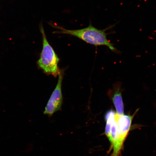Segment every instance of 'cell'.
<instances>
[{
  "label": "cell",
  "mask_w": 156,
  "mask_h": 156,
  "mask_svg": "<svg viewBox=\"0 0 156 156\" xmlns=\"http://www.w3.org/2000/svg\"><path fill=\"white\" fill-rule=\"evenodd\" d=\"M138 110H136L134 114L130 115H119L117 114V121L118 122L119 134V141L122 148L130 130V126L134 115Z\"/></svg>",
  "instance_id": "277c9868"
},
{
  "label": "cell",
  "mask_w": 156,
  "mask_h": 156,
  "mask_svg": "<svg viewBox=\"0 0 156 156\" xmlns=\"http://www.w3.org/2000/svg\"><path fill=\"white\" fill-rule=\"evenodd\" d=\"M40 30L42 37V49L38 65L45 73L56 77L61 71L58 66L59 58L48 42L42 23L40 24Z\"/></svg>",
  "instance_id": "7a4b0ae2"
},
{
  "label": "cell",
  "mask_w": 156,
  "mask_h": 156,
  "mask_svg": "<svg viewBox=\"0 0 156 156\" xmlns=\"http://www.w3.org/2000/svg\"><path fill=\"white\" fill-rule=\"evenodd\" d=\"M58 82L55 88L51 95L50 98L45 108L44 114L51 116L54 113L61 110L63 101L62 93V83L63 72L61 71L58 75Z\"/></svg>",
  "instance_id": "3957f363"
},
{
  "label": "cell",
  "mask_w": 156,
  "mask_h": 156,
  "mask_svg": "<svg viewBox=\"0 0 156 156\" xmlns=\"http://www.w3.org/2000/svg\"><path fill=\"white\" fill-rule=\"evenodd\" d=\"M112 99L116 108V114L119 115L124 114V105L120 87H117L115 89Z\"/></svg>",
  "instance_id": "5b68a950"
},
{
  "label": "cell",
  "mask_w": 156,
  "mask_h": 156,
  "mask_svg": "<svg viewBox=\"0 0 156 156\" xmlns=\"http://www.w3.org/2000/svg\"><path fill=\"white\" fill-rule=\"evenodd\" d=\"M49 24L57 30L54 31L53 34L70 35L76 37L87 44L95 46H105L112 51H116V49L107 38L106 31L107 29L100 30L90 24L88 27L84 28L68 30L52 23H49Z\"/></svg>",
  "instance_id": "6da1fadb"
}]
</instances>
